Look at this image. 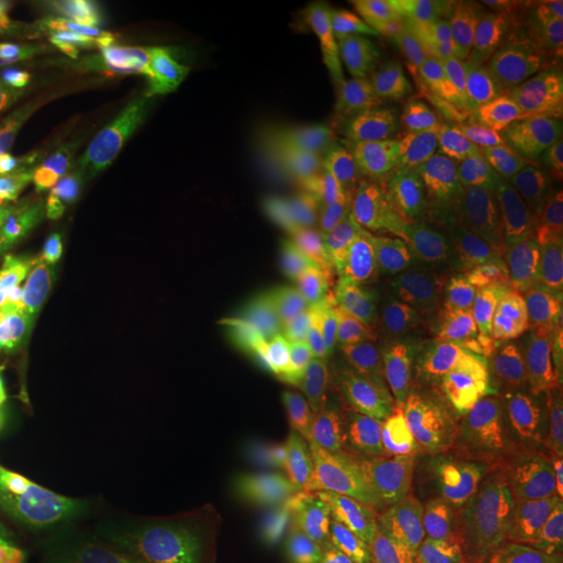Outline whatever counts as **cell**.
Instances as JSON below:
<instances>
[{"label":"cell","instance_id":"d6986e66","mask_svg":"<svg viewBox=\"0 0 563 563\" xmlns=\"http://www.w3.org/2000/svg\"><path fill=\"white\" fill-rule=\"evenodd\" d=\"M53 563H104V537L84 520L69 523Z\"/></svg>","mask_w":563,"mask_h":563},{"label":"cell","instance_id":"d4e9b609","mask_svg":"<svg viewBox=\"0 0 563 563\" xmlns=\"http://www.w3.org/2000/svg\"><path fill=\"white\" fill-rule=\"evenodd\" d=\"M21 490H23V486L0 465V509L7 504H11Z\"/></svg>","mask_w":563,"mask_h":563},{"label":"cell","instance_id":"7402d4cb","mask_svg":"<svg viewBox=\"0 0 563 563\" xmlns=\"http://www.w3.org/2000/svg\"><path fill=\"white\" fill-rule=\"evenodd\" d=\"M102 86L113 92L115 97H120L121 101L125 102L130 109L139 111L144 118H153L157 111V97L153 92H148L146 88L136 86V84H128V81L115 80L109 76H101L99 78Z\"/></svg>","mask_w":563,"mask_h":563},{"label":"cell","instance_id":"7c38bea8","mask_svg":"<svg viewBox=\"0 0 563 563\" xmlns=\"http://www.w3.org/2000/svg\"><path fill=\"white\" fill-rule=\"evenodd\" d=\"M518 290L528 311L563 305V253L530 257L518 274Z\"/></svg>","mask_w":563,"mask_h":563},{"label":"cell","instance_id":"44dd1931","mask_svg":"<svg viewBox=\"0 0 563 563\" xmlns=\"http://www.w3.org/2000/svg\"><path fill=\"white\" fill-rule=\"evenodd\" d=\"M38 323L20 307H9L0 311V349H18L36 332Z\"/></svg>","mask_w":563,"mask_h":563},{"label":"cell","instance_id":"9a60e30c","mask_svg":"<svg viewBox=\"0 0 563 563\" xmlns=\"http://www.w3.org/2000/svg\"><path fill=\"white\" fill-rule=\"evenodd\" d=\"M2 153L4 163L30 178H42L51 174L60 159L57 144L36 139H13L4 144Z\"/></svg>","mask_w":563,"mask_h":563},{"label":"cell","instance_id":"5bb4252c","mask_svg":"<svg viewBox=\"0 0 563 563\" xmlns=\"http://www.w3.org/2000/svg\"><path fill=\"white\" fill-rule=\"evenodd\" d=\"M101 76H109L115 80L128 81V84H136L146 88L148 92H163V95H186L195 90V84L188 78H181L169 71H162L148 65L141 63H102Z\"/></svg>","mask_w":563,"mask_h":563},{"label":"cell","instance_id":"ffe728a7","mask_svg":"<svg viewBox=\"0 0 563 563\" xmlns=\"http://www.w3.org/2000/svg\"><path fill=\"white\" fill-rule=\"evenodd\" d=\"M130 413L125 405L113 395L99 390L92 405V430L101 439H115L128 428Z\"/></svg>","mask_w":563,"mask_h":563},{"label":"cell","instance_id":"ac0fdd59","mask_svg":"<svg viewBox=\"0 0 563 563\" xmlns=\"http://www.w3.org/2000/svg\"><path fill=\"white\" fill-rule=\"evenodd\" d=\"M42 190L38 178L23 176L9 163L0 162V223L18 218Z\"/></svg>","mask_w":563,"mask_h":563},{"label":"cell","instance_id":"30bf717a","mask_svg":"<svg viewBox=\"0 0 563 563\" xmlns=\"http://www.w3.org/2000/svg\"><path fill=\"white\" fill-rule=\"evenodd\" d=\"M69 523L13 511L0 539V563H44Z\"/></svg>","mask_w":563,"mask_h":563},{"label":"cell","instance_id":"277c9868","mask_svg":"<svg viewBox=\"0 0 563 563\" xmlns=\"http://www.w3.org/2000/svg\"><path fill=\"white\" fill-rule=\"evenodd\" d=\"M92 428V411L78 402L57 416L27 422L0 457V465L27 488L51 474Z\"/></svg>","mask_w":563,"mask_h":563},{"label":"cell","instance_id":"2e32d148","mask_svg":"<svg viewBox=\"0 0 563 563\" xmlns=\"http://www.w3.org/2000/svg\"><path fill=\"white\" fill-rule=\"evenodd\" d=\"M20 7L0 2V69H27L41 65L44 51L23 42L15 30Z\"/></svg>","mask_w":563,"mask_h":563},{"label":"cell","instance_id":"ba28073f","mask_svg":"<svg viewBox=\"0 0 563 563\" xmlns=\"http://www.w3.org/2000/svg\"><path fill=\"white\" fill-rule=\"evenodd\" d=\"M74 209L55 207L53 211L36 218L27 228H23L18 236L2 249L0 253V311L13 307V301L27 286L30 276L41 262L42 253L48 242L60 232V228L69 222Z\"/></svg>","mask_w":563,"mask_h":563},{"label":"cell","instance_id":"9c48e42d","mask_svg":"<svg viewBox=\"0 0 563 563\" xmlns=\"http://www.w3.org/2000/svg\"><path fill=\"white\" fill-rule=\"evenodd\" d=\"M65 353L67 342H30L0 351V395L9 401H30Z\"/></svg>","mask_w":563,"mask_h":563},{"label":"cell","instance_id":"6da1fadb","mask_svg":"<svg viewBox=\"0 0 563 563\" xmlns=\"http://www.w3.org/2000/svg\"><path fill=\"white\" fill-rule=\"evenodd\" d=\"M305 199L290 190L263 201L222 246L188 276L163 311L159 349L188 351L211 339L246 288L280 253L301 220Z\"/></svg>","mask_w":563,"mask_h":563},{"label":"cell","instance_id":"8fae6325","mask_svg":"<svg viewBox=\"0 0 563 563\" xmlns=\"http://www.w3.org/2000/svg\"><path fill=\"white\" fill-rule=\"evenodd\" d=\"M162 367L163 351L159 346L125 353L107 372L101 390L113 395L123 405H146L159 390Z\"/></svg>","mask_w":563,"mask_h":563},{"label":"cell","instance_id":"3957f363","mask_svg":"<svg viewBox=\"0 0 563 563\" xmlns=\"http://www.w3.org/2000/svg\"><path fill=\"white\" fill-rule=\"evenodd\" d=\"M378 134L357 128L341 104L323 95H301V153L288 188L305 197L353 180L378 146Z\"/></svg>","mask_w":563,"mask_h":563},{"label":"cell","instance_id":"e0dca14e","mask_svg":"<svg viewBox=\"0 0 563 563\" xmlns=\"http://www.w3.org/2000/svg\"><path fill=\"white\" fill-rule=\"evenodd\" d=\"M526 416L544 443L563 455V395L541 393L530 397Z\"/></svg>","mask_w":563,"mask_h":563},{"label":"cell","instance_id":"8992f818","mask_svg":"<svg viewBox=\"0 0 563 563\" xmlns=\"http://www.w3.org/2000/svg\"><path fill=\"white\" fill-rule=\"evenodd\" d=\"M81 51L86 57L92 55L102 63H141V65H148V67L188 78L195 84V90L197 95H201L202 99L222 92L230 80V74L222 65L207 63L192 55L169 53L134 38L95 36L81 42Z\"/></svg>","mask_w":563,"mask_h":563},{"label":"cell","instance_id":"603a6c76","mask_svg":"<svg viewBox=\"0 0 563 563\" xmlns=\"http://www.w3.org/2000/svg\"><path fill=\"white\" fill-rule=\"evenodd\" d=\"M532 313L539 318V322L543 323L544 330H549L555 339L563 341V305L544 307Z\"/></svg>","mask_w":563,"mask_h":563},{"label":"cell","instance_id":"5b68a950","mask_svg":"<svg viewBox=\"0 0 563 563\" xmlns=\"http://www.w3.org/2000/svg\"><path fill=\"white\" fill-rule=\"evenodd\" d=\"M144 292L121 295L92 322L67 342L65 362L76 383H90L107 374L141 334Z\"/></svg>","mask_w":563,"mask_h":563},{"label":"cell","instance_id":"cb8c5ba5","mask_svg":"<svg viewBox=\"0 0 563 563\" xmlns=\"http://www.w3.org/2000/svg\"><path fill=\"white\" fill-rule=\"evenodd\" d=\"M27 422H30V418H25V416H13V413L0 416V453L7 451V446L15 439V434Z\"/></svg>","mask_w":563,"mask_h":563},{"label":"cell","instance_id":"484cf974","mask_svg":"<svg viewBox=\"0 0 563 563\" xmlns=\"http://www.w3.org/2000/svg\"><path fill=\"white\" fill-rule=\"evenodd\" d=\"M9 405H11V401H9V399H4V397H2V395H0V416H2V413H4V409H7V407H9Z\"/></svg>","mask_w":563,"mask_h":563},{"label":"cell","instance_id":"7a4b0ae2","mask_svg":"<svg viewBox=\"0 0 563 563\" xmlns=\"http://www.w3.org/2000/svg\"><path fill=\"white\" fill-rule=\"evenodd\" d=\"M186 139L222 142L225 146L286 148L301 153V97L218 92L202 99V113L169 121Z\"/></svg>","mask_w":563,"mask_h":563},{"label":"cell","instance_id":"4fadbf2b","mask_svg":"<svg viewBox=\"0 0 563 563\" xmlns=\"http://www.w3.org/2000/svg\"><path fill=\"white\" fill-rule=\"evenodd\" d=\"M123 504H125V490H123L121 472L118 467H107L90 486L81 520L99 530L109 528L120 520Z\"/></svg>","mask_w":563,"mask_h":563},{"label":"cell","instance_id":"52a82bcc","mask_svg":"<svg viewBox=\"0 0 563 563\" xmlns=\"http://www.w3.org/2000/svg\"><path fill=\"white\" fill-rule=\"evenodd\" d=\"M107 15L142 42H151L169 53L190 55L201 46V30L192 11L172 0H134L113 2Z\"/></svg>","mask_w":563,"mask_h":563}]
</instances>
